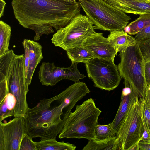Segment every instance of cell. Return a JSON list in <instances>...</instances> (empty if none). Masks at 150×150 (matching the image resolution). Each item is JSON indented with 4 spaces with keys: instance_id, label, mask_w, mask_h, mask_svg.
Returning a JSON list of instances; mask_svg holds the SVG:
<instances>
[{
    "instance_id": "f1b7e54d",
    "label": "cell",
    "mask_w": 150,
    "mask_h": 150,
    "mask_svg": "<svg viewBox=\"0 0 150 150\" xmlns=\"http://www.w3.org/2000/svg\"><path fill=\"white\" fill-rule=\"evenodd\" d=\"M143 128L142 131V137L141 140H142L146 142H150V135L149 131L143 120Z\"/></svg>"
},
{
    "instance_id": "9c48e42d",
    "label": "cell",
    "mask_w": 150,
    "mask_h": 150,
    "mask_svg": "<svg viewBox=\"0 0 150 150\" xmlns=\"http://www.w3.org/2000/svg\"><path fill=\"white\" fill-rule=\"evenodd\" d=\"M78 63L72 62L69 67L56 66L54 63L43 62L40 66L38 78L42 84L53 86L63 79L71 80L75 83L86 77L80 73L77 68Z\"/></svg>"
},
{
    "instance_id": "836d02e7",
    "label": "cell",
    "mask_w": 150,
    "mask_h": 150,
    "mask_svg": "<svg viewBox=\"0 0 150 150\" xmlns=\"http://www.w3.org/2000/svg\"><path fill=\"white\" fill-rule=\"evenodd\" d=\"M139 149V143H137L133 146L130 150H138Z\"/></svg>"
},
{
    "instance_id": "d4e9b609",
    "label": "cell",
    "mask_w": 150,
    "mask_h": 150,
    "mask_svg": "<svg viewBox=\"0 0 150 150\" xmlns=\"http://www.w3.org/2000/svg\"><path fill=\"white\" fill-rule=\"evenodd\" d=\"M137 42L145 62L150 61V38Z\"/></svg>"
},
{
    "instance_id": "2e32d148",
    "label": "cell",
    "mask_w": 150,
    "mask_h": 150,
    "mask_svg": "<svg viewBox=\"0 0 150 150\" xmlns=\"http://www.w3.org/2000/svg\"><path fill=\"white\" fill-rule=\"evenodd\" d=\"M37 150H75L74 144L64 141L59 142L56 138L35 142Z\"/></svg>"
},
{
    "instance_id": "3957f363",
    "label": "cell",
    "mask_w": 150,
    "mask_h": 150,
    "mask_svg": "<svg viewBox=\"0 0 150 150\" xmlns=\"http://www.w3.org/2000/svg\"><path fill=\"white\" fill-rule=\"evenodd\" d=\"M102 111L89 98L76 106L67 117L58 137L93 139L95 127Z\"/></svg>"
},
{
    "instance_id": "ac0fdd59",
    "label": "cell",
    "mask_w": 150,
    "mask_h": 150,
    "mask_svg": "<svg viewBox=\"0 0 150 150\" xmlns=\"http://www.w3.org/2000/svg\"><path fill=\"white\" fill-rule=\"evenodd\" d=\"M66 51L68 58L72 62L86 64L94 57L90 51L82 45L68 49Z\"/></svg>"
},
{
    "instance_id": "ffe728a7",
    "label": "cell",
    "mask_w": 150,
    "mask_h": 150,
    "mask_svg": "<svg viewBox=\"0 0 150 150\" xmlns=\"http://www.w3.org/2000/svg\"><path fill=\"white\" fill-rule=\"evenodd\" d=\"M16 99L14 96L8 93L4 100L0 103V122L8 117L14 116Z\"/></svg>"
},
{
    "instance_id": "8992f818",
    "label": "cell",
    "mask_w": 150,
    "mask_h": 150,
    "mask_svg": "<svg viewBox=\"0 0 150 150\" xmlns=\"http://www.w3.org/2000/svg\"><path fill=\"white\" fill-rule=\"evenodd\" d=\"M94 29L89 18L80 13L66 26L57 31L51 40L55 46L66 51L81 46L86 39L96 34Z\"/></svg>"
},
{
    "instance_id": "e0dca14e",
    "label": "cell",
    "mask_w": 150,
    "mask_h": 150,
    "mask_svg": "<svg viewBox=\"0 0 150 150\" xmlns=\"http://www.w3.org/2000/svg\"><path fill=\"white\" fill-rule=\"evenodd\" d=\"M83 150H118L116 136L105 140L96 141L92 139L88 140Z\"/></svg>"
},
{
    "instance_id": "6da1fadb",
    "label": "cell",
    "mask_w": 150,
    "mask_h": 150,
    "mask_svg": "<svg viewBox=\"0 0 150 150\" xmlns=\"http://www.w3.org/2000/svg\"><path fill=\"white\" fill-rule=\"evenodd\" d=\"M87 93L83 84L76 82L55 96L43 98L34 107L29 108L24 117L26 134L40 140L56 138L73 108Z\"/></svg>"
},
{
    "instance_id": "8fae6325",
    "label": "cell",
    "mask_w": 150,
    "mask_h": 150,
    "mask_svg": "<svg viewBox=\"0 0 150 150\" xmlns=\"http://www.w3.org/2000/svg\"><path fill=\"white\" fill-rule=\"evenodd\" d=\"M90 51L94 57L105 59L114 62L118 52L102 33H97L85 40L81 45Z\"/></svg>"
},
{
    "instance_id": "30bf717a",
    "label": "cell",
    "mask_w": 150,
    "mask_h": 150,
    "mask_svg": "<svg viewBox=\"0 0 150 150\" xmlns=\"http://www.w3.org/2000/svg\"><path fill=\"white\" fill-rule=\"evenodd\" d=\"M26 134L24 117H18L6 123L0 122V150H19L21 142Z\"/></svg>"
},
{
    "instance_id": "277c9868",
    "label": "cell",
    "mask_w": 150,
    "mask_h": 150,
    "mask_svg": "<svg viewBox=\"0 0 150 150\" xmlns=\"http://www.w3.org/2000/svg\"><path fill=\"white\" fill-rule=\"evenodd\" d=\"M120 61L118 66L121 77L124 79L125 86L130 87L144 98L147 87L144 73L145 62L139 44L127 47L119 52Z\"/></svg>"
},
{
    "instance_id": "5bb4252c",
    "label": "cell",
    "mask_w": 150,
    "mask_h": 150,
    "mask_svg": "<svg viewBox=\"0 0 150 150\" xmlns=\"http://www.w3.org/2000/svg\"><path fill=\"white\" fill-rule=\"evenodd\" d=\"M110 32L107 39L118 52L122 51L136 44L137 41L134 38L123 30Z\"/></svg>"
},
{
    "instance_id": "4316f807",
    "label": "cell",
    "mask_w": 150,
    "mask_h": 150,
    "mask_svg": "<svg viewBox=\"0 0 150 150\" xmlns=\"http://www.w3.org/2000/svg\"><path fill=\"white\" fill-rule=\"evenodd\" d=\"M22 44L24 50V56L25 66V76L26 81L27 74L29 63V50L28 44L26 40V39H24L22 42Z\"/></svg>"
},
{
    "instance_id": "44dd1931",
    "label": "cell",
    "mask_w": 150,
    "mask_h": 150,
    "mask_svg": "<svg viewBox=\"0 0 150 150\" xmlns=\"http://www.w3.org/2000/svg\"><path fill=\"white\" fill-rule=\"evenodd\" d=\"M11 28L4 21H0V56L8 52L11 36Z\"/></svg>"
},
{
    "instance_id": "484cf974",
    "label": "cell",
    "mask_w": 150,
    "mask_h": 150,
    "mask_svg": "<svg viewBox=\"0 0 150 150\" xmlns=\"http://www.w3.org/2000/svg\"><path fill=\"white\" fill-rule=\"evenodd\" d=\"M137 41L150 38V25L144 28L135 35L134 37Z\"/></svg>"
},
{
    "instance_id": "cb8c5ba5",
    "label": "cell",
    "mask_w": 150,
    "mask_h": 150,
    "mask_svg": "<svg viewBox=\"0 0 150 150\" xmlns=\"http://www.w3.org/2000/svg\"><path fill=\"white\" fill-rule=\"evenodd\" d=\"M27 134L23 136L21 141L19 150H37L35 142Z\"/></svg>"
},
{
    "instance_id": "7402d4cb",
    "label": "cell",
    "mask_w": 150,
    "mask_h": 150,
    "mask_svg": "<svg viewBox=\"0 0 150 150\" xmlns=\"http://www.w3.org/2000/svg\"><path fill=\"white\" fill-rule=\"evenodd\" d=\"M112 122L107 125L97 124L95 127L93 139L96 141L105 140L116 137Z\"/></svg>"
},
{
    "instance_id": "f546056e",
    "label": "cell",
    "mask_w": 150,
    "mask_h": 150,
    "mask_svg": "<svg viewBox=\"0 0 150 150\" xmlns=\"http://www.w3.org/2000/svg\"><path fill=\"white\" fill-rule=\"evenodd\" d=\"M108 4L116 8L118 4L121 1L126 0H103ZM134 1L149 2L150 0H134Z\"/></svg>"
},
{
    "instance_id": "83f0119b",
    "label": "cell",
    "mask_w": 150,
    "mask_h": 150,
    "mask_svg": "<svg viewBox=\"0 0 150 150\" xmlns=\"http://www.w3.org/2000/svg\"><path fill=\"white\" fill-rule=\"evenodd\" d=\"M144 73L147 85L150 86V61L145 62Z\"/></svg>"
},
{
    "instance_id": "7c38bea8",
    "label": "cell",
    "mask_w": 150,
    "mask_h": 150,
    "mask_svg": "<svg viewBox=\"0 0 150 150\" xmlns=\"http://www.w3.org/2000/svg\"><path fill=\"white\" fill-rule=\"evenodd\" d=\"M139 98L137 94L130 87L125 86L122 91L119 107L112 122L113 129L116 134L131 106Z\"/></svg>"
},
{
    "instance_id": "603a6c76",
    "label": "cell",
    "mask_w": 150,
    "mask_h": 150,
    "mask_svg": "<svg viewBox=\"0 0 150 150\" xmlns=\"http://www.w3.org/2000/svg\"><path fill=\"white\" fill-rule=\"evenodd\" d=\"M141 99L142 119L148 129L150 130V108L144 98Z\"/></svg>"
},
{
    "instance_id": "5b68a950",
    "label": "cell",
    "mask_w": 150,
    "mask_h": 150,
    "mask_svg": "<svg viewBox=\"0 0 150 150\" xmlns=\"http://www.w3.org/2000/svg\"><path fill=\"white\" fill-rule=\"evenodd\" d=\"M78 2L95 29L110 31L123 30L131 19L126 13L103 0H79Z\"/></svg>"
},
{
    "instance_id": "d6a6232c",
    "label": "cell",
    "mask_w": 150,
    "mask_h": 150,
    "mask_svg": "<svg viewBox=\"0 0 150 150\" xmlns=\"http://www.w3.org/2000/svg\"><path fill=\"white\" fill-rule=\"evenodd\" d=\"M6 3L4 0H0V17L3 15Z\"/></svg>"
},
{
    "instance_id": "d590c367",
    "label": "cell",
    "mask_w": 150,
    "mask_h": 150,
    "mask_svg": "<svg viewBox=\"0 0 150 150\" xmlns=\"http://www.w3.org/2000/svg\"><path fill=\"white\" fill-rule=\"evenodd\" d=\"M149 132L150 135V130H149ZM149 143H150V142H149Z\"/></svg>"
},
{
    "instance_id": "e575fe53",
    "label": "cell",
    "mask_w": 150,
    "mask_h": 150,
    "mask_svg": "<svg viewBox=\"0 0 150 150\" xmlns=\"http://www.w3.org/2000/svg\"><path fill=\"white\" fill-rule=\"evenodd\" d=\"M65 1L71 2H76V1L77 0H63Z\"/></svg>"
},
{
    "instance_id": "9a60e30c",
    "label": "cell",
    "mask_w": 150,
    "mask_h": 150,
    "mask_svg": "<svg viewBox=\"0 0 150 150\" xmlns=\"http://www.w3.org/2000/svg\"><path fill=\"white\" fill-rule=\"evenodd\" d=\"M116 8L125 13L136 15L150 13V1L143 2L126 0L120 2Z\"/></svg>"
},
{
    "instance_id": "4fadbf2b",
    "label": "cell",
    "mask_w": 150,
    "mask_h": 150,
    "mask_svg": "<svg viewBox=\"0 0 150 150\" xmlns=\"http://www.w3.org/2000/svg\"><path fill=\"white\" fill-rule=\"evenodd\" d=\"M29 50V63L26 78L27 83H31L32 77L38 65L43 59L42 47L37 42L26 39Z\"/></svg>"
},
{
    "instance_id": "7a4b0ae2",
    "label": "cell",
    "mask_w": 150,
    "mask_h": 150,
    "mask_svg": "<svg viewBox=\"0 0 150 150\" xmlns=\"http://www.w3.org/2000/svg\"><path fill=\"white\" fill-rule=\"evenodd\" d=\"M14 14L19 24L35 33V41L67 25L80 13L79 2L63 0H12Z\"/></svg>"
},
{
    "instance_id": "d6986e66",
    "label": "cell",
    "mask_w": 150,
    "mask_h": 150,
    "mask_svg": "<svg viewBox=\"0 0 150 150\" xmlns=\"http://www.w3.org/2000/svg\"><path fill=\"white\" fill-rule=\"evenodd\" d=\"M150 25V13L139 15L138 18L131 22L123 29L130 35H135L139 32Z\"/></svg>"
},
{
    "instance_id": "4dcf8cb0",
    "label": "cell",
    "mask_w": 150,
    "mask_h": 150,
    "mask_svg": "<svg viewBox=\"0 0 150 150\" xmlns=\"http://www.w3.org/2000/svg\"><path fill=\"white\" fill-rule=\"evenodd\" d=\"M139 149L150 150V143L140 140L139 143Z\"/></svg>"
},
{
    "instance_id": "52a82bcc",
    "label": "cell",
    "mask_w": 150,
    "mask_h": 150,
    "mask_svg": "<svg viewBox=\"0 0 150 150\" xmlns=\"http://www.w3.org/2000/svg\"><path fill=\"white\" fill-rule=\"evenodd\" d=\"M143 128L141 99L131 106L117 134L118 150H130L142 140Z\"/></svg>"
},
{
    "instance_id": "1f68e13d",
    "label": "cell",
    "mask_w": 150,
    "mask_h": 150,
    "mask_svg": "<svg viewBox=\"0 0 150 150\" xmlns=\"http://www.w3.org/2000/svg\"><path fill=\"white\" fill-rule=\"evenodd\" d=\"M144 98L150 108V86H147Z\"/></svg>"
},
{
    "instance_id": "ba28073f",
    "label": "cell",
    "mask_w": 150,
    "mask_h": 150,
    "mask_svg": "<svg viewBox=\"0 0 150 150\" xmlns=\"http://www.w3.org/2000/svg\"><path fill=\"white\" fill-rule=\"evenodd\" d=\"M85 64L88 76L95 87L110 91L119 85L121 77L114 62L94 57Z\"/></svg>"
}]
</instances>
